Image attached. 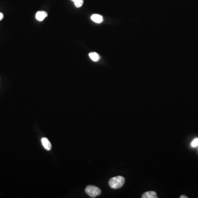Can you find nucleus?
<instances>
[{"mask_svg": "<svg viewBox=\"0 0 198 198\" xmlns=\"http://www.w3.org/2000/svg\"><path fill=\"white\" fill-rule=\"evenodd\" d=\"M125 182L124 178L122 176H117L111 178L109 180V186L113 189H118L123 186Z\"/></svg>", "mask_w": 198, "mask_h": 198, "instance_id": "1", "label": "nucleus"}, {"mask_svg": "<svg viewBox=\"0 0 198 198\" xmlns=\"http://www.w3.org/2000/svg\"><path fill=\"white\" fill-rule=\"evenodd\" d=\"M85 193L91 198H95L101 194V191L98 187L94 186H87L85 189Z\"/></svg>", "mask_w": 198, "mask_h": 198, "instance_id": "2", "label": "nucleus"}, {"mask_svg": "<svg viewBox=\"0 0 198 198\" xmlns=\"http://www.w3.org/2000/svg\"><path fill=\"white\" fill-rule=\"evenodd\" d=\"M41 142H42V144L43 145V148H45L46 150L50 151L52 148L51 142H50L48 139H47L46 138H43L41 139Z\"/></svg>", "mask_w": 198, "mask_h": 198, "instance_id": "3", "label": "nucleus"}, {"mask_svg": "<svg viewBox=\"0 0 198 198\" xmlns=\"http://www.w3.org/2000/svg\"><path fill=\"white\" fill-rule=\"evenodd\" d=\"M142 198H157L158 197L156 192L154 191H148L142 194Z\"/></svg>", "mask_w": 198, "mask_h": 198, "instance_id": "4", "label": "nucleus"}, {"mask_svg": "<svg viewBox=\"0 0 198 198\" xmlns=\"http://www.w3.org/2000/svg\"><path fill=\"white\" fill-rule=\"evenodd\" d=\"M47 16V13L45 11H39L36 13L35 17L37 20L43 21Z\"/></svg>", "mask_w": 198, "mask_h": 198, "instance_id": "5", "label": "nucleus"}, {"mask_svg": "<svg viewBox=\"0 0 198 198\" xmlns=\"http://www.w3.org/2000/svg\"><path fill=\"white\" fill-rule=\"evenodd\" d=\"M91 19L93 22L96 23H100L103 21L102 17L98 14H94L92 15L91 17Z\"/></svg>", "mask_w": 198, "mask_h": 198, "instance_id": "6", "label": "nucleus"}, {"mask_svg": "<svg viewBox=\"0 0 198 198\" xmlns=\"http://www.w3.org/2000/svg\"><path fill=\"white\" fill-rule=\"evenodd\" d=\"M89 56L91 58V60L94 62H98L100 60V58L99 54H97L96 52H90L89 54Z\"/></svg>", "mask_w": 198, "mask_h": 198, "instance_id": "7", "label": "nucleus"}, {"mask_svg": "<svg viewBox=\"0 0 198 198\" xmlns=\"http://www.w3.org/2000/svg\"><path fill=\"white\" fill-rule=\"evenodd\" d=\"M72 1L74 2L75 6L77 8H79L82 6V5H83L84 1L83 0H71Z\"/></svg>", "mask_w": 198, "mask_h": 198, "instance_id": "8", "label": "nucleus"}, {"mask_svg": "<svg viewBox=\"0 0 198 198\" xmlns=\"http://www.w3.org/2000/svg\"><path fill=\"white\" fill-rule=\"evenodd\" d=\"M192 147H196L198 145V138H196L195 139L193 142H192V144H191Z\"/></svg>", "mask_w": 198, "mask_h": 198, "instance_id": "9", "label": "nucleus"}, {"mask_svg": "<svg viewBox=\"0 0 198 198\" xmlns=\"http://www.w3.org/2000/svg\"><path fill=\"white\" fill-rule=\"evenodd\" d=\"M3 18V13L0 12V20H1Z\"/></svg>", "mask_w": 198, "mask_h": 198, "instance_id": "10", "label": "nucleus"}, {"mask_svg": "<svg viewBox=\"0 0 198 198\" xmlns=\"http://www.w3.org/2000/svg\"><path fill=\"white\" fill-rule=\"evenodd\" d=\"M188 197H186L185 195H182V196H180V198H187Z\"/></svg>", "mask_w": 198, "mask_h": 198, "instance_id": "11", "label": "nucleus"}]
</instances>
